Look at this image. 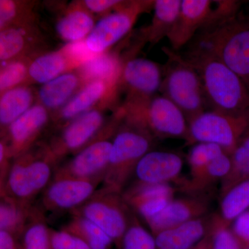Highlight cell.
Instances as JSON below:
<instances>
[{
  "instance_id": "6da1fadb",
  "label": "cell",
  "mask_w": 249,
  "mask_h": 249,
  "mask_svg": "<svg viewBox=\"0 0 249 249\" xmlns=\"http://www.w3.org/2000/svg\"><path fill=\"white\" fill-rule=\"evenodd\" d=\"M209 22L184 47L214 55L249 87V14L237 1H215Z\"/></svg>"
},
{
  "instance_id": "7a4b0ae2",
  "label": "cell",
  "mask_w": 249,
  "mask_h": 249,
  "mask_svg": "<svg viewBox=\"0 0 249 249\" xmlns=\"http://www.w3.org/2000/svg\"><path fill=\"white\" fill-rule=\"evenodd\" d=\"M179 53L201 77L208 110L232 115L249 112V87L235 72L209 53L188 49Z\"/></svg>"
},
{
  "instance_id": "3957f363",
  "label": "cell",
  "mask_w": 249,
  "mask_h": 249,
  "mask_svg": "<svg viewBox=\"0 0 249 249\" xmlns=\"http://www.w3.org/2000/svg\"><path fill=\"white\" fill-rule=\"evenodd\" d=\"M58 162L48 145L32 148L15 159L0 196L32 206L53 180Z\"/></svg>"
},
{
  "instance_id": "277c9868",
  "label": "cell",
  "mask_w": 249,
  "mask_h": 249,
  "mask_svg": "<svg viewBox=\"0 0 249 249\" xmlns=\"http://www.w3.org/2000/svg\"><path fill=\"white\" fill-rule=\"evenodd\" d=\"M168 60L163 67L160 91L181 111L188 123L208 110L199 73L178 52L163 49Z\"/></svg>"
},
{
  "instance_id": "5b68a950",
  "label": "cell",
  "mask_w": 249,
  "mask_h": 249,
  "mask_svg": "<svg viewBox=\"0 0 249 249\" xmlns=\"http://www.w3.org/2000/svg\"><path fill=\"white\" fill-rule=\"evenodd\" d=\"M123 120L114 135L109 164L101 186L121 194L139 160L151 151L155 139L144 129L124 118Z\"/></svg>"
},
{
  "instance_id": "8992f818",
  "label": "cell",
  "mask_w": 249,
  "mask_h": 249,
  "mask_svg": "<svg viewBox=\"0 0 249 249\" xmlns=\"http://www.w3.org/2000/svg\"><path fill=\"white\" fill-rule=\"evenodd\" d=\"M122 115L124 121L144 129L154 138L186 140L188 129L186 118L172 101L162 95L126 102Z\"/></svg>"
},
{
  "instance_id": "52a82bcc",
  "label": "cell",
  "mask_w": 249,
  "mask_h": 249,
  "mask_svg": "<svg viewBox=\"0 0 249 249\" xmlns=\"http://www.w3.org/2000/svg\"><path fill=\"white\" fill-rule=\"evenodd\" d=\"M186 144L199 142L216 144L231 155L249 129V111L232 115L206 110L188 123Z\"/></svg>"
},
{
  "instance_id": "ba28073f",
  "label": "cell",
  "mask_w": 249,
  "mask_h": 249,
  "mask_svg": "<svg viewBox=\"0 0 249 249\" xmlns=\"http://www.w3.org/2000/svg\"><path fill=\"white\" fill-rule=\"evenodd\" d=\"M70 214L81 216L96 224L109 236L118 249L134 213L124 202L121 193L101 187L89 200Z\"/></svg>"
},
{
  "instance_id": "9c48e42d",
  "label": "cell",
  "mask_w": 249,
  "mask_h": 249,
  "mask_svg": "<svg viewBox=\"0 0 249 249\" xmlns=\"http://www.w3.org/2000/svg\"><path fill=\"white\" fill-rule=\"evenodd\" d=\"M119 124L104 127L97 137L75 154L71 160L57 167L53 179L104 178L112 147L109 137L114 135Z\"/></svg>"
},
{
  "instance_id": "30bf717a",
  "label": "cell",
  "mask_w": 249,
  "mask_h": 249,
  "mask_svg": "<svg viewBox=\"0 0 249 249\" xmlns=\"http://www.w3.org/2000/svg\"><path fill=\"white\" fill-rule=\"evenodd\" d=\"M103 181V178L53 179L42 193L39 207L45 213H70L89 200Z\"/></svg>"
},
{
  "instance_id": "8fae6325",
  "label": "cell",
  "mask_w": 249,
  "mask_h": 249,
  "mask_svg": "<svg viewBox=\"0 0 249 249\" xmlns=\"http://www.w3.org/2000/svg\"><path fill=\"white\" fill-rule=\"evenodd\" d=\"M154 1H130L124 3L117 12L98 20L85 42L95 54H101L121 40L130 30L137 16Z\"/></svg>"
},
{
  "instance_id": "7c38bea8",
  "label": "cell",
  "mask_w": 249,
  "mask_h": 249,
  "mask_svg": "<svg viewBox=\"0 0 249 249\" xmlns=\"http://www.w3.org/2000/svg\"><path fill=\"white\" fill-rule=\"evenodd\" d=\"M104 116L97 109H91L64 126L61 133L48 145L59 161L70 154L80 151L104 128Z\"/></svg>"
},
{
  "instance_id": "4fadbf2b",
  "label": "cell",
  "mask_w": 249,
  "mask_h": 249,
  "mask_svg": "<svg viewBox=\"0 0 249 249\" xmlns=\"http://www.w3.org/2000/svg\"><path fill=\"white\" fill-rule=\"evenodd\" d=\"M121 78L128 93L127 102L148 99L160 90L163 67L147 59L131 58L122 67Z\"/></svg>"
},
{
  "instance_id": "5bb4252c",
  "label": "cell",
  "mask_w": 249,
  "mask_h": 249,
  "mask_svg": "<svg viewBox=\"0 0 249 249\" xmlns=\"http://www.w3.org/2000/svg\"><path fill=\"white\" fill-rule=\"evenodd\" d=\"M49 120L47 108L36 105L10 124L3 137L14 160L33 148Z\"/></svg>"
},
{
  "instance_id": "9a60e30c",
  "label": "cell",
  "mask_w": 249,
  "mask_h": 249,
  "mask_svg": "<svg viewBox=\"0 0 249 249\" xmlns=\"http://www.w3.org/2000/svg\"><path fill=\"white\" fill-rule=\"evenodd\" d=\"M213 1L181 0L179 14L168 36L170 49L180 52L209 22L213 14Z\"/></svg>"
},
{
  "instance_id": "2e32d148",
  "label": "cell",
  "mask_w": 249,
  "mask_h": 249,
  "mask_svg": "<svg viewBox=\"0 0 249 249\" xmlns=\"http://www.w3.org/2000/svg\"><path fill=\"white\" fill-rule=\"evenodd\" d=\"M177 189L170 183L137 182L122 193L124 202L134 214L143 219L155 215L175 198Z\"/></svg>"
},
{
  "instance_id": "e0dca14e",
  "label": "cell",
  "mask_w": 249,
  "mask_h": 249,
  "mask_svg": "<svg viewBox=\"0 0 249 249\" xmlns=\"http://www.w3.org/2000/svg\"><path fill=\"white\" fill-rule=\"evenodd\" d=\"M209 199L203 196L174 199L155 215L145 219L152 235L204 217L209 210Z\"/></svg>"
},
{
  "instance_id": "ac0fdd59",
  "label": "cell",
  "mask_w": 249,
  "mask_h": 249,
  "mask_svg": "<svg viewBox=\"0 0 249 249\" xmlns=\"http://www.w3.org/2000/svg\"><path fill=\"white\" fill-rule=\"evenodd\" d=\"M183 165L182 157L173 152L154 150L139 160L134 175L137 182L170 183L177 181Z\"/></svg>"
},
{
  "instance_id": "d6986e66",
  "label": "cell",
  "mask_w": 249,
  "mask_h": 249,
  "mask_svg": "<svg viewBox=\"0 0 249 249\" xmlns=\"http://www.w3.org/2000/svg\"><path fill=\"white\" fill-rule=\"evenodd\" d=\"M211 222L203 217L167 229L155 236L157 249H192L206 237Z\"/></svg>"
},
{
  "instance_id": "ffe728a7",
  "label": "cell",
  "mask_w": 249,
  "mask_h": 249,
  "mask_svg": "<svg viewBox=\"0 0 249 249\" xmlns=\"http://www.w3.org/2000/svg\"><path fill=\"white\" fill-rule=\"evenodd\" d=\"M231 167L230 155L224 152L211 161L207 166L199 173L191 177L186 180H182L179 183V191L190 194L197 196L199 193L209 189L219 180L227 176Z\"/></svg>"
},
{
  "instance_id": "44dd1931",
  "label": "cell",
  "mask_w": 249,
  "mask_h": 249,
  "mask_svg": "<svg viewBox=\"0 0 249 249\" xmlns=\"http://www.w3.org/2000/svg\"><path fill=\"white\" fill-rule=\"evenodd\" d=\"M80 78L76 73H62L41 87L38 98L41 105L50 109L63 107L78 88Z\"/></svg>"
},
{
  "instance_id": "7402d4cb",
  "label": "cell",
  "mask_w": 249,
  "mask_h": 249,
  "mask_svg": "<svg viewBox=\"0 0 249 249\" xmlns=\"http://www.w3.org/2000/svg\"><path fill=\"white\" fill-rule=\"evenodd\" d=\"M34 98L33 91L25 86L17 87L1 93L0 124L3 134L10 124L32 107Z\"/></svg>"
},
{
  "instance_id": "603a6c76",
  "label": "cell",
  "mask_w": 249,
  "mask_h": 249,
  "mask_svg": "<svg viewBox=\"0 0 249 249\" xmlns=\"http://www.w3.org/2000/svg\"><path fill=\"white\" fill-rule=\"evenodd\" d=\"M181 5V0L155 1L152 24L145 31L147 40L155 43L168 37L178 19Z\"/></svg>"
},
{
  "instance_id": "cb8c5ba5",
  "label": "cell",
  "mask_w": 249,
  "mask_h": 249,
  "mask_svg": "<svg viewBox=\"0 0 249 249\" xmlns=\"http://www.w3.org/2000/svg\"><path fill=\"white\" fill-rule=\"evenodd\" d=\"M106 90L107 83L101 80L88 83L60 109L59 113L60 119L66 121L67 124L81 114L91 110L89 108L103 97Z\"/></svg>"
},
{
  "instance_id": "d4e9b609",
  "label": "cell",
  "mask_w": 249,
  "mask_h": 249,
  "mask_svg": "<svg viewBox=\"0 0 249 249\" xmlns=\"http://www.w3.org/2000/svg\"><path fill=\"white\" fill-rule=\"evenodd\" d=\"M0 231L20 240L35 205L19 204L7 196H0Z\"/></svg>"
},
{
  "instance_id": "484cf974",
  "label": "cell",
  "mask_w": 249,
  "mask_h": 249,
  "mask_svg": "<svg viewBox=\"0 0 249 249\" xmlns=\"http://www.w3.org/2000/svg\"><path fill=\"white\" fill-rule=\"evenodd\" d=\"M122 67L120 61L114 54H97L80 66V76L88 80H101L107 83H114L121 76Z\"/></svg>"
},
{
  "instance_id": "4316f807",
  "label": "cell",
  "mask_w": 249,
  "mask_h": 249,
  "mask_svg": "<svg viewBox=\"0 0 249 249\" xmlns=\"http://www.w3.org/2000/svg\"><path fill=\"white\" fill-rule=\"evenodd\" d=\"M70 64L63 52L43 54L29 64V77L33 81L44 85L62 74Z\"/></svg>"
},
{
  "instance_id": "83f0119b",
  "label": "cell",
  "mask_w": 249,
  "mask_h": 249,
  "mask_svg": "<svg viewBox=\"0 0 249 249\" xmlns=\"http://www.w3.org/2000/svg\"><path fill=\"white\" fill-rule=\"evenodd\" d=\"M62 229L78 236L91 249H111L114 242L102 229L86 218L71 215V219Z\"/></svg>"
},
{
  "instance_id": "f1b7e54d",
  "label": "cell",
  "mask_w": 249,
  "mask_h": 249,
  "mask_svg": "<svg viewBox=\"0 0 249 249\" xmlns=\"http://www.w3.org/2000/svg\"><path fill=\"white\" fill-rule=\"evenodd\" d=\"M94 27V21L83 10H72L59 19L55 30L59 37L68 42H76L88 37Z\"/></svg>"
},
{
  "instance_id": "f546056e",
  "label": "cell",
  "mask_w": 249,
  "mask_h": 249,
  "mask_svg": "<svg viewBox=\"0 0 249 249\" xmlns=\"http://www.w3.org/2000/svg\"><path fill=\"white\" fill-rule=\"evenodd\" d=\"M50 230L45 213L35 205L19 240L23 249H51Z\"/></svg>"
},
{
  "instance_id": "4dcf8cb0",
  "label": "cell",
  "mask_w": 249,
  "mask_h": 249,
  "mask_svg": "<svg viewBox=\"0 0 249 249\" xmlns=\"http://www.w3.org/2000/svg\"><path fill=\"white\" fill-rule=\"evenodd\" d=\"M230 157L231 167L227 176L222 180V196L236 184L249 178V129L231 154Z\"/></svg>"
},
{
  "instance_id": "1f68e13d",
  "label": "cell",
  "mask_w": 249,
  "mask_h": 249,
  "mask_svg": "<svg viewBox=\"0 0 249 249\" xmlns=\"http://www.w3.org/2000/svg\"><path fill=\"white\" fill-rule=\"evenodd\" d=\"M249 209V178L231 188L222 196L219 217L231 223Z\"/></svg>"
},
{
  "instance_id": "d6a6232c",
  "label": "cell",
  "mask_w": 249,
  "mask_h": 249,
  "mask_svg": "<svg viewBox=\"0 0 249 249\" xmlns=\"http://www.w3.org/2000/svg\"><path fill=\"white\" fill-rule=\"evenodd\" d=\"M29 36L25 28L11 25L1 30L0 59L1 62L16 59L29 44Z\"/></svg>"
},
{
  "instance_id": "836d02e7",
  "label": "cell",
  "mask_w": 249,
  "mask_h": 249,
  "mask_svg": "<svg viewBox=\"0 0 249 249\" xmlns=\"http://www.w3.org/2000/svg\"><path fill=\"white\" fill-rule=\"evenodd\" d=\"M118 249H157L155 236L142 225L134 213Z\"/></svg>"
},
{
  "instance_id": "e575fe53",
  "label": "cell",
  "mask_w": 249,
  "mask_h": 249,
  "mask_svg": "<svg viewBox=\"0 0 249 249\" xmlns=\"http://www.w3.org/2000/svg\"><path fill=\"white\" fill-rule=\"evenodd\" d=\"M229 226L219 215L211 219L209 249H244Z\"/></svg>"
},
{
  "instance_id": "d590c367",
  "label": "cell",
  "mask_w": 249,
  "mask_h": 249,
  "mask_svg": "<svg viewBox=\"0 0 249 249\" xmlns=\"http://www.w3.org/2000/svg\"><path fill=\"white\" fill-rule=\"evenodd\" d=\"M225 151L222 147L209 142H199L192 146L188 155L191 177L201 171L205 167Z\"/></svg>"
},
{
  "instance_id": "8d00e7d4",
  "label": "cell",
  "mask_w": 249,
  "mask_h": 249,
  "mask_svg": "<svg viewBox=\"0 0 249 249\" xmlns=\"http://www.w3.org/2000/svg\"><path fill=\"white\" fill-rule=\"evenodd\" d=\"M29 65L23 60H14L1 62L0 73V91L4 93L8 90L19 87L29 76Z\"/></svg>"
},
{
  "instance_id": "74e56055",
  "label": "cell",
  "mask_w": 249,
  "mask_h": 249,
  "mask_svg": "<svg viewBox=\"0 0 249 249\" xmlns=\"http://www.w3.org/2000/svg\"><path fill=\"white\" fill-rule=\"evenodd\" d=\"M51 249H91L89 246L71 232L61 230H50Z\"/></svg>"
},
{
  "instance_id": "f35d334b",
  "label": "cell",
  "mask_w": 249,
  "mask_h": 249,
  "mask_svg": "<svg viewBox=\"0 0 249 249\" xmlns=\"http://www.w3.org/2000/svg\"><path fill=\"white\" fill-rule=\"evenodd\" d=\"M231 230L243 249L249 248V209L232 222Z\"/></svg>"
},
{
  "instance_id": "ab89813d",
  "label": "cell",
  "mask_w": 249,
  "mask_h": 249,
  "mask_svg": "<svg viewBox=\"0 0 249 249\" xmlns=\"http://www.w3.org/2000/svg\"><path fill=\"white\" fill-rule=\"evenodd\" d=\"M14 160L9 146L3 139L0 142V193L4 190Z\"/></svg>"
},
{
  "instance_id": "60d3db41",
  "label": "cell",
  "mask_w": 249,
  "mask_h": 249,
  "mask_svg": "<svg viewBox=\"0 0 249 249\" xmlns=\"http://www.w3.org/2000/svg\"><path fill=\"white\" fill-rule=\"evenodd\" d=\"M17 3L11 0L0 1V27L1 30L9 27L18 16Z\"/></svg>"
},
{
  "instance_id": "b9f144b4",
  "label": "cell",
  "mask_w": 249,
  "mask_h": 249,
  "mask_svg": "<svg viewBox=\"0 0 249 249\" xmlns=\"http://www.w3.org/2000/svg\"><path fill=\"white\" fill-rule=\"evenodd\" d=\"M122 2L115 0H86L84 1V4L87 9L93 13H102L120 5Z\"/></svg>"
},
{
  "instance_id": "7bdbcfd3",
  "label": "cell",
  "mask_w": 249,
  "mask_h": 249,
  "mask_svg": "<svg viewBox=\"0 0 249 249\" xmlns=\"http://www.w3.org/2000/svg\"><path fill=\"white\" fill-rule=\"evenodd\" d=\"M0 249H23L20 240L9 232L0 231Z\"/></svg>"
},
{
  "instance_id": "ee69618b",
  "label": "cell",
  "mask_w": 249,
  "mask_h": 249,
  "mask_svg": "<svg viewBox=\"0 0 249 249\" xmlns=\"http://www.w3.org/2000/svg\"><path fill=\"white\" fill-rule=\"evenodd\" d=\"M210 249V238L209 232L206 237L201 241L199 243H198L196 247H193L192 249Z\"/></svg>"
},
{
  "instance_id": "f6af8a7d",
  "label": "cell",
  "mask_w": 249,
  "mask_h": 249,
  "mask_svg": "<svg viewBox=\"0 0 249 249\" xmlns=\"http://www.w3.org/2000/svg\"><path fill=\"white\" fill-rule=\"evenodd\" d=\"M249 249V248H247V249Z\"/></svg>"
}]
</instances>
